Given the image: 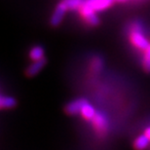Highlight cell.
<instances>
[{
    "label": "cell",
    "instance_id": "cell-1",
    "mask_svg": "<svg viewBox=\"0 0 150 150\" xmlns=\"http://www.w3.org/2000/svg\"><path fill=\"white\" fill-rule=\"evenodd\" d=\"M93 128H94L95 132L97 133L98 136L103 137L108 133L109 129V122L107 117L104 115L103 112L97 111L94 118L91 120Z\"/></svg>",
    "mask_w": 150,
    "mask_h": 150
},
{
    "label": "cell",
    "instance_id": "cell-2",
    "mask_svg": "<svg viewBox=\"0 0 150 150\" xmlns=\"http://www.w3.org/2000/svg\"><path fill=\"white\" fill-rule=\"evenodd\" d=\"M68 10L67 4H65L64 1L59 2L57 7L55 9V11L53 12L52 16H51V20H50V23L51 25L53 26H58L61 25L62 19H64L65 13Z\"/></svg>",
    "mask_w": 150,
    "mask_h": 150
},
{
    "label": "cell",
    "instance_id": "cell-3",
    "mask_svg": "<svg viewBox=\"0 0 150 150\" xmlns=\"http://www.w3.org/2000/svg\"><path fill=\"white\" fill-rule=\"evenodd\" d=\"M81 14H82L83 18L87 21V23L90 25L96 26L100 23V19H98V15L96 14V11L94 9H92L91 7H89L88 5H86L85 3L83 4L82 7L80 8Z\"/></svg>",
    "mask_w": 150,
    "mask_h": 150
},
{
    "label": "cell",
    "instance_id": "cell-4",
    "mask_svg": "<svg viewBox=\"0 0 150 150\" xmlns=\"http://www.w3.org/2000/svg\"><path fill=\"white\" fill-rule=\"evenodd\" d=\"M131 42L139 50H145L149 46V41L139 30H134L131 34Z\"/></svg>",
    "mask_w": 150,
    "mask_h": 150
},
{
    "label": "cell",
    "instance_id": "cell-5",
    "mask_svg": "<svg viewBox=\"0 0 150 150\" xmlns=\"http://www.w3.org/2000/svg\"><path fill=\"white\" fill-rule=\"evenodd\" d=\"M86 103V100L84 98H77L72 101H70L65 107V111H67L69 115H77L80 114L81 108H82L83 104Z\"/></svg>",
    "mask_w": 150,
    "mask_h": 150
},
{
    "label": "cell",
    "instance_id": "cell-6",
    "mask_svg": "<svg viewBox=\"0 0 150 150\" xmlns=\"http://www.w3.org/2000/svg\"><path fill=\"white\" fill-rule=\"evenodd\" d=\"M112 3L113 0H87L85 1V4L94 9L96 12L104 10V9L110 7Z\"/></svg>",
    "mask_w": 150,
    "mask_h": 150
},
{
    "label": "cell",
    "instance_id": "cell-7",
    "mask_svg": "<svg viewBox=\"0 0 150 150\" xmlns=\"http://www.w3.org/2000/svg\"><path fill=\"white\" fill-rule=\"evenodd\" d=\"M97 113V110L94 108V106L92 105L91 103H89L88 101L86 100V103L83 104L82 108H81L80 111V115L81 117L86 120V121H91V120L94 118V116Z\"/></svg>",
    "mask_w": 150,
    "mask_h": 150
},
{
    "label": "cell",
    "instance_id": "cell-8",
    "mask_svg": "<svg viewBox=\"0 0 150 150\" xmlns=\"http://www.w3.org/2000/svg\"><path fill=\"white\" fill-rule=\"evenodd\" d=\"M45 64H46V59L45 58L41 59H38V61H34L28 67L26 73H28V76H34V75H36L39 71L44 67Z\"/></svg>",
    "mask_w": 150,
    "mask_h": 150
},
{
    "label": "cell",
    "instance_id": "cell-9",
    "mask_svg": "<svg viewBox=\"0 0 150 150\" xmlns=\"http://www.w3.org/2000/svg\"><path fill=\"white\" fill-rule=\"evenodd\" d=\"M150 140L145 134H140L134 140V148L136 150H145L149 146Z\"/></svg>",
    "mask_w": 150,
    "mask_h": 150
},
{
    "label": "cell",
    "instance_id": "cell-10",
    "mask_svg": "<svg viewBox=\"0 0 150 150\" xmlns=\"http://www.w3.org/2000/svg\"><path fill=\"white\" fill-rule=\"evenodd\" d=\"M29 58L31 61H38L44 58V49L41 46H35L29 52Z\"/></svg>",
    "mask_w": 150,
    "mask_h": 150
},
{
    "label": "cell",
    "instance_id": "cell-11",
    "mask_svg": "<svg viewBox=\"0 0 150 150\" xmlns=\"http://www.w3.org/2000/svg\"><path fill=\"white\" fill-rule=\"evenodd\" d=\"M0 105L2 108H12L16 105V100L11 97H5L2 96L0 98Z\"/></svg>",
    "mask_w": 150,
    "mask_h": 150
},
{
    "label": "cell",
    "instance_id": "cell-12",
    "mask_svg": "<svg viewBox=\"0 0 150 150\" xmlns=\"http://www.w3.org/2000/svg\"><path fill=\"white\" fill-rule=\"evenodd\" d=\"M144 51L145 52L142 59V67L146 72H150V44Z\"/></svg>",
    "mask_w": 150,
    "mask_h": 150
},
{
    "label": "cell",
    "instance_id": "cell-13",
    "mask_svg": "<svg viewBox=\"0 0 150 150\" xmlns=\"http://www.w3.org/2000/svg\"><path fill=\"white\" fill-rule=\"evenodd\" d=\"M64 1L67 4V8L70 9V10H78L85 3L84 0H64Z\"/></svg>",
    "mask_w": 150,
    "mask_h": 150
},
{
    "label": "cell",
    "instance_id": "cell-14",
    "mask_svg": "<svg viewBox=\"0 0 150 150\" xmlns=\"http://www.w3.org/2000/svg\"><path fill=\"white\" fill-rule=\"evenodd\" d=\"M101 65H103V64H101L100 59H95L94 62H93V68H94V70L96 71H100L101 69Z\"/></svg>",
    "mask_w": 150,
    "mask_h": 150
},
{
    "label": "cell",
    "instance_id": "cell-15",
    "mask_svg": "<svg viewBox=\"0 0 150 150\" xmlns=\"http://www.w3.org/2000/svg\"><path fill=\"white\" fill-rule=\"evenodd\" d=\"M144 134L148 137L149 140H150V126H149V127H147V128H145V130H144Z\"/></svg>",
    "mask_w": 150,
    "mask_h": 150
},
{
    "label": "cell",
    "instance_id": "cell-16",
    "mask_svg": "<svg viewBox=\"0 0 150 150\" xmlns=\"http://www.w3.org/2000/svg\"><path fill=\"white\" fill-rule=\"evenodd\" d=\"M116 1H118V2H124V1H127V0H116Z\"/></svg>",
    "mask_w": 150,
    "mask_h": 150
}]
</instances>
